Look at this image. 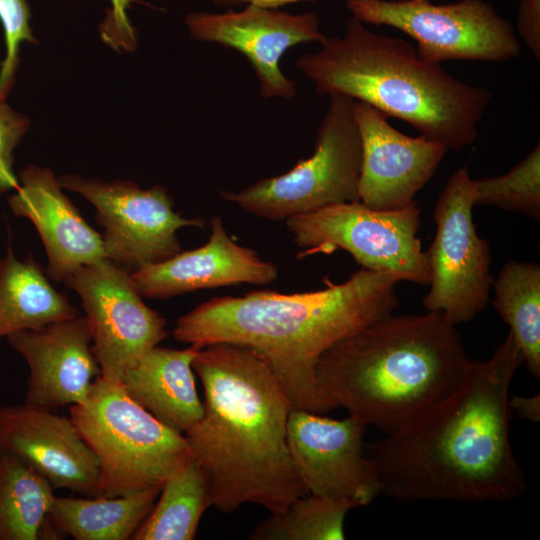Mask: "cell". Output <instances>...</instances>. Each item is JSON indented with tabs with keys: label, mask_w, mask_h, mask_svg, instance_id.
I'll return each instance as SVG.
<instances>
[{
	"label": "cell",
	"mask_w": 540,
	"mask_h": 540,
	"mask_svg": "<svg viewBox=\"0 0 540 540\" xmlns=\"http://www.w3.org/2000/svg\"><path fill=\"white\" fill-rule=\"evenodd\" d=\"M523 357L508 333L459 385L398 431L365 444L382 494L401 503L505 502L527 479L510 440L509 396Z\"/></svg>",
	"instance_id": "6da1fadb"
},
{
	"label": "cell",
	"mask_w": 540,
	"mask_h": 540,
	"mask_svg": "<svg viewBox=\"0 0 540 540\" xmlns=\"http://www.w3.org/2000/svg\"><path fill=\"white\" fill-rule=\"evenodd\" d=\"M391 272L361 268L346 281L311 292L257 290L240 297H215L179 317L176 340L203 348L232 343L251 348L269 364L293 409L325 414L316 365L338 341L393 314L399 306Z\"/></svg>",
	"instance_id": "7a4b0ae2"
},
{
	"label": "cell",
	"mask_w": 540,
	"mask_h": 540,
	"mask_svg": "<svg viewBox=\"0 0 540 540\" xmlns=\"http://www.w3.org/2000/svg\"><path fill=\"white\" fill-rule=\"evenodd\" d=\"M192 368L204 414L184 435L208 478L211 506L229 513L253 503L281 513L308 495L287 444L292 406L267 361L249 347L214 343Z\"/></svg>",
	"instance_id": "3957f363"
},
{
	"label": "cell",
	"mask_w": 540,
	"mask_h": 540,
	"mask_svg": "<svg viewBox=\"0 0 540 540\" xmlns=\"http://www.w3.org/2000/svg\"><path fill=\"white\" fill-rule=\"evenodd\" d=\"M470 362L442 313L390 314L327 349L316 379L334 408L387 435L453 391Z\"/></svg>",
	"instance_id": "277c9868"
},
{
	"label": "cell",
	"mask_w": 540,
	"mask_h": 540,
	"mask_svg": "<svg viewBox=\"0 0 540 540\" xmlns=\"http://www.w3.org/2000/svg\"><path fill=\"white\" fill-rule=\"evenodd\" d=\"M297 68L319 95L340 94L408 122L420 135L459 151L478 136L490 92L423 59L405 39L374 33L352 16L342 37L305 53Z\"/></svg>",
	"instance_id": "5b68a950"
},
{
	"label": "cell",
	"mask_w": 540,
	"mask_h": 540,
	"mask_svg": "<svg viewBox=\"0 0 540 540\" xmlns=\"http://www.w3.org/2000/svg\"><path fill=\"white\" fill-rule=\"evenodd\" d=\"M69 416L94 452L101 494L116 497L163 483L191 457L185 435L134 402L118 382L98 376Z\"/></svg>",
	"instance_id": "8992f818"
},
{
	"label": "cell",
	"mask_w": 540,
	"mask_h": 540,
	"mask_svg": "<svg viewBox=\"0 0 540 540\" xmlns=\"http://www.w3.org/2000/svg\"><path fill=\"white\" fill-rule=\"evenodd\" d=\"M354 99L329 96L313 154L286 173L261 179L220 196L260 218L281 221L344 202L359 201L362 147L354 119Z\"/></svg>",
	"instance_id": "52a82bcc"
},
{
	"label": "cell",
	"mask_w": 540,
	"mask_h": 540,
	"mask_svg": "<svg viewBox=\"0 0 540 540\" xmlns=\"http://www.w3.org/2000/svg\"><path fill=\"white\" fill-rule=\"evenodd\" d=\"M298 258L347 251L361 266L391 272L402 281L429 285L430 270L418 238L417 203L393 210H377L360 201L329 205L286 220Z\"/></svg>",
	"instance_id": "ba28073f"
},
{
	"label": "cell",
	"mask_w": 540,
	"mask_h": 540,
	"mask_svg": "<svg viewBox=\"0 0 540 540\" xmlns=\"http://www.w3.org/2000/svg\"><path fill=\"white\" fill-rule=\"evenodd\" d=\"M352 16L401 30L417 43L425 60L505 62L521 45L513 25L483 0L432 4L428 0H347Z\"/></svg>",
	"instance_id": "9c48e42d"
},
{
	"label": "cell",
	"mask_w": 540,
	"mask_h": 540,
	"mask_svg": "<svg viewBox=\"0 0 540 540\" xmlns=\"http://www.w3.org/2000/svg\"><path fill=\"white\" fill-rule=\"evenodd\" d=\"M474 182L467 166L448 179L433 212L435 238L425 252L430 289L423 307L442 313L454 325L471 321L486 308L493 283L490 246L478 236L472 218Z\"/></svg>",
	"instance_id": "30bf717a"
},
{
	"label": "cell",
	"mask_w": 540,
	"mask_h": 540,
	"mask_svg": "<svg viewBox=\"0 0 540 540\" xmlns=\"http://www.w3.org/2000/svg\"><path fill=\"white\" fill-rule=\"evenodd\" d=\"M58 181L95 207L97 222L104 228L106 257L133 271L180 252V228L205 227L203 219H188L174 211L173 199L161 185L142 189L133 181L104 182L76 174L63 175Z\"/></svg>",
	"instance_id": "8fae6325"
},
{
	"label": "cell",
	"mask_w": 540,
	"mask_h": 540,
	"mask_svg": "<svg viewBox=\"0 0 540 540\" xmlns=\"http://www.w3.org/2000/svg\"><path fill=\"white\" fill-rule=\"evenodd\" d=\"M81 300L100 376L118 382L138 358L168 336L166 320L149 308L130 272L103 258L76 270L64 282Z\"/></svg>",
	"instance_id": "7c38bea8"
},
{
	"label": "cell",
	"mask_w": 540,
	"mask_h": 540,
	"mask_svg": "<svg viewBox=\"0 0 540 540\" xmlns=\"http://www.w3.org/2000/svg\"><path fill=\"white\" fill-rule=\"evenodd\" d=\"M367 425L349 415L331 419L291 409L287 444L294 468L309 494L369 505L382 494L364 444Z\"/></svg>",
	"instance_id": "4fadbf2b"
},
{
	"label": "cell",
	"mask_w": 540,
	"mask_h": 540,
	"mask_svg": "<svg viewBox=\"0 0 540 540\" xmlns=\"http://www.w3.org/2000/svg\"><path fill=\"white\" fill-rule=\"evenodd\" d=\"M185 22L194 39L243 54L257 75L264 98L294 97L295 82L280 70L282 55L298 44H321L326 39L315 12L293 15L255 4H248L240 12L190 13Z\"/></svg>",
	"instance_id": "5bb4252c"
},
{
	"label": "cell",
	"mask_w": 540,
	"mask_h": 540,
	"mask_svg": "<svg viewBox=\"0 0 540 540\" xmlns=\"http://www.w3.org/2000/svg\"><path fill=\"white\" fill-rule=\"evenodd\" d=\"M353 114L362 147L359 201L377 210L415 203L448 150L422 135L403 134L386 114L366 102L355 100Z\"/></svg>",
	"instance_id": "9a60e30c"
},
{
	"label": "cell",
	"mask_w": 540,
	"mask_h": 540,
	"mask_svg": "<svg viewBox=\"0 0 540 540\" xmlns=\"http://www.w3.org/2000/svg\"><path fill=\"white\" fill-rule=\"evenodd\" d=\"M6 339L29 368L24 403L56 412L87 400L100 367L85 316L22 330Z\"/></svg>",
	"instance_id": "2e32d148"
},
{
	"label": "cell",
	"mask_w": 540,
	"mask_h": 540,
	"mask_svg": "<svg viewBox=\"0 0 540 540\" xmlns=\"http://www.w3.org/2000/svg\"><path fill=\"white\" fill-rule=\"evenodd\" d=\"M0 448L31 466L54 489L99 496V463L72 419L26 403L0 406Z\"/></svg>",
	"instance_id": "e0dca14e"
},
{
	"label": "cell",
	"mask_w": 540,
	"mask_h": 540,
	"mask_svg": "<svg viewBox=\"0 0 540 540\" xmlns=\"http://www.w3.org/2000/svg\"><path fill=\"white\" fill-rule=\"evenodd\" d=\"M18 180L19 188L8 198L9 208L36 228L47 254L50 279L64 282L82 266L107 258L102 235L63 193L50 169L28 165Z\"/></svg>",
	"instance_id": "ac0fdd59"
},
{
	"label": "cell",
	"mask_w": 540,
	"mask_h": 540,
	"mask_svg": "<svg viewBox=\"0 0 540 540\" xmlns=\"http://www.w3.org/2000/svg\"><path fill=\"white\" fill-rule=\"evenodd\" d=\"M277 276L272 262L262 260L253 249L239 245L227 234L219 216H212L210 238L201 247L181 250L162 262L130 272L139 294L151 299L241 283L268 284Z\"/></svg>",
	"instance_id": "d6986e66"
},
{
	"label": "cell",
	"mask_w": 540,
	"mask_h": 540,
	"mask_svg": "<svg viewBox=\"0 0 540 540\" xmlns=\"http://www.w3.org/2000/svg\"><path fill=\"white\" fill-rule=\"evenodd\" d=\"M201 348L155 346L121 375L118 383L126 394L157 420L185 433L204 414L192 362Z\"/></svg>",
	"instance_id": "ffe728a7"
},
{
	"label": "cell",
	"mask_w": 540,
	"mask_h": 540,
	"mask_svg": "<svg viewBox=\"0 0 540 540\" xmlns=\"http://www.w3.org/2000/svg\"><path fill=\"white\" fill-rule=\"evenodd\" d=\"M161 487L107 497L55 496L48 516L47 539L128 540L152 510Z\"/></svg>",
	"instance_id": "44dd1931"
},
{
	"label": "cell",
	"mask_w": 540,
	"mask_h": 540,
	"mask_svg": "<svg viewBox=\"0 0 540 540\" xmlns=\"http://www.w3.org/2000/svg\"><path fill=\"white\" fill-rule=\"evenodd\" d=\"M48 278L32 255L18 259L8 247L0 258V339L79 315Z\"/></svg>",
	"instance_id": "7402d4cb"
},
{
	"label": "cell",
	"mask_w": 540,
	"mask_h": 540,
	"mask_svg": "<svg viewBox=\"0 0 540 540\" xmlns=\"http://www.w3.org/2000/svg\"><path fill=\"white\" fill-rule=\"evenodd\" d=\"M54 490L26 462L0 448V540L46 539Z\"/></svg>",
	"instance_id": "603a6c76"
},
{
	"label": "cell",
	"mask_w": 540,
	"mask_h": 540,
	"mask_svg": "<svg viewBox=\"0 0 540 540\" xmlns=\"http://www.w3.org/2000/svg\"><path fill=\"white\" fill-rule=\"evenodd\" d=\"M157 499L132 539H194L202 515L211 506L201 465L191 457L163 483Z\"/></svg>",
	"instance_id": "cb8c5ba5"
},
{
	"label": "cell",
	"mask_w": 540,
	"mask_h": 540,
	"mask_svg": "<svg viewBox=\"0 0 540 540\" xmlns=\"http://www.w3.org/2000/svg\"><path fill=\"white\" fill-rule=\"evenodd\" d=\"M492 305L508 324L527 371L540 377V266L508 261L493 281Z\"/></svg>",
	"instance_id": "d4e9b609"
},
{
	"label": "cell",
	"mask_w": 540,
	"mask_h": 540,
	"mask_svg": "<svg viewBox=\"0 0 540 540\" xmlns=\"http://www.w3.org/2000/svg\"><path fill=\"white\" fill-rule=\"evenodd\" d=\"M354 506L342 499L300 497L281 513H271L250 535L254 540H343L344 521Z\"/></svg>",
	"instance_id": "484cf974"
},
{
	"label": "cell",
	"mask_w": 540,
	"mask_h": 540,
	"mask_svg": "<svg viewBox=\"0 0 540 540\" xmlns=\"http://www.w3.org/2000/svg\"><path fill=\"white\" fill-rule=\"evenodd\" d=\"M492 205L540 220V144L509 172L474 182V205Z\"/></svg>",
	"instance_id": "4316f807"
},
{
	"label": "cell",
	"mask_w": 540,
	"mask_h": 540,
	"mask_svg": "<svg viewBox=\"0 0 540 540\" xmlns=\"http://www.w3.org/2000/svg\"><path fill=\"white\" fill-rule=\"evenodd\" d=\"M30 17L26 0H0V23L6 47L5 57L0 63V101L6 100L14 86L22 43H37L32 34Z\"/></svg>",
	"instance_id": "83f0119b"
},
{
	"label": "cell",
	"mask_w": 540,
	"mask_h": 540,
	"mask_svg": "<svg viewBox=\"0 0 540 540\" xmlns=\"http://www.w3.org/2000/svg\"><path fill=\"white\" fill-rule=\"evenodd\" d=\"M27 116L16 112L6 102L0 101V195L19 188L15 174L13 152L29 128Z\"/></svg>",
	"instance_id": "f1b7e54d"
},
{
	"label": "cell",
	"mask_w": 540,
	"mask_h": 540,
	"mask_svg": "<svg viewBox=\"0 0 540 540\" xmlns=\"http://www.w3.org/2000/svg\"><path fill=\"white\" fill-rule=\"evenodd\" d=\"M132 0H111L105 21L100 26L102 40L117 51H133L136 35L127 17L126 10Z\"/></svg>",
	"instance_id": "f546056e"
},
{
	"label": "cell",
	"mask_w": 540,
	"mask_h": 540,
	"mask_svg": "<svg viewBox=\"0 0 540 540\" xmlns=\"http://www.w3.org/2000/svg\"><path fill=\"white\" fill-rule=\"evenodd\" d=\"M517 28L533 56L540 59V0H520Z\"/></svg>",
	"instance_id": "4dcf8cb0"
},
{
	"label": "cell",
	"mask_w": 540,
	"mask_h": 540,
	"mask_svg": "<svg viewBox=\"0 0 540 540\" xmlns=\"http://www.w3.org/2000/svg\"><path fill=\"white\" fill-rule=\"evenodd\" d=\"M509 408L510 411L515 412L519 417L534 423L540 420V396H509Z\"/></svg>",
	"instance_id": "1f68e13d"
},
{
	"label": "cell",
	"mask_w": 540,
	"mask_h": 540,
	"mask_svg": "<svg viewBox=\"0 0 540 540\" xmlns=\"http://www.w3.org/2000/svg\"><path fill=\"white\" fill-rule=\"evenodd\" d=\"M215 5L234 6L244 3L255 4L264 7L277 8L283 4L285 0H212Z\"/></svg>",
	"instance_id": "d6a6232c"
},
{
	"label": "cell",
	"mask_w": 540,
	"mask_h": 540,
	"mask_svg": "<svg viewBox=\"0 0 540 540\" xmlns=\"http://www.w3.org/2000/svg\"><path fill=\"white\" fill-rule=\"evenodd\" d=\"M415 1H426V0H415Z\"/></svg>",
	"instance_id": "836d02e7"
}]
</instances>
